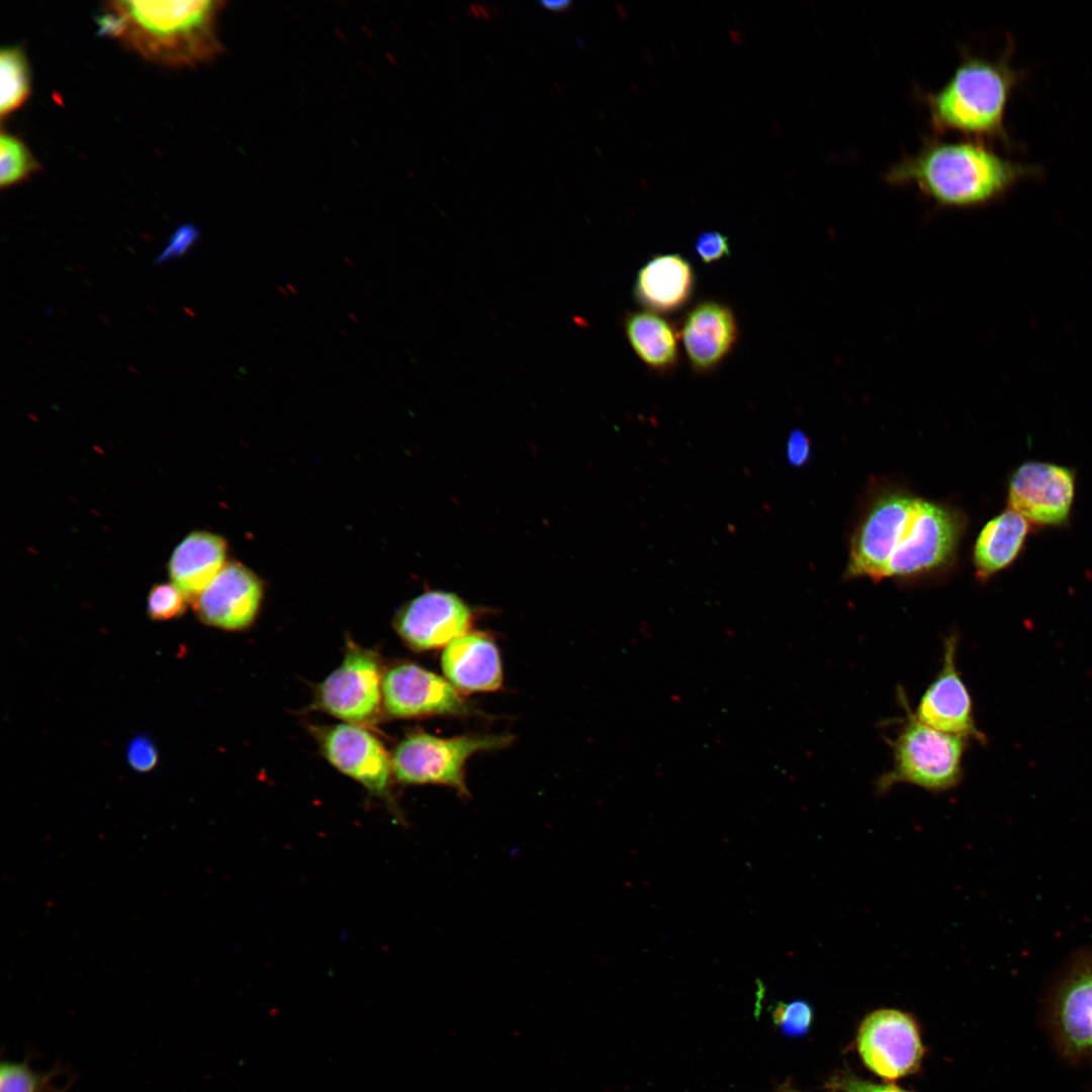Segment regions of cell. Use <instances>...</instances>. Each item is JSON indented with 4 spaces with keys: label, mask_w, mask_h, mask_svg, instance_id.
<instances>
[{
    "label": "cell",
    "mask_w": 1092,
    "mask_h": 1092,
    "mask_svg": "<svg viewBox=\"0 0 1092 1092\" xmlns=\"http://www.w3.org/2000/svg\"><path fill=\"white\" fill-rule=\"evenodd\" d=\"M962 527L954 511L917 498L884 578L915 575L943 565L953 555Z\"/></svg>",
    "instance_id": "8992f818"
},
{
    "label": "cell",
    "mask_w": 1092,
    "mask_h": 1092,
    "mask_svg": "<svg viewBox=\"0 0 1092 1092\" xmlns=\"http://www.w3.org/2000/svg\"><path fill=\"white\" fill-rule=\"evenodd\" d=\"M1026 169L1002 159L979 143L928 142L894 165L891 185H913L944 206L970 207L1006 191Z\"/></svg>",
    "instance_id": "7a4b0ae2"
},
{
    "label": "cell",
    "mask_w": 1092,
    "mask_h": 1092,
    "mask_svg": "<svg viewBox=\"0 0 1092 1092\" xmlns=\"http://www.w3.org/2000/svg\"><path fill=\"white\" fill-rule=\"evenodd\" d=\"M381 700L378 661L372 652L359 647L348 650L317 692V703L325 711L355 725L375 720Z\"/></svg>",
    "instance_id": "ba28073f"
},
{
    "label": "cell",
    "mask_w": 1092,
    "mask_h": 1092,
    "mask_svg": "<svg viewBox=\"0 0 1092 1092\" xmlns=\"http://www.w3.org/2000/svg\"><path fill=\"white\" fill-rule=\"evenodd\" d=\"M839 1085L844 1092H907L893 1085L874 1084L855 1078H845Z\"/></svg>",
    "instance_id": "1f68e13d"
},
{
    "label": "cell",
    "mask_w": 1092,
    "mask_h": 1092,
    "mask_svg": "<svg viewBox=\"0 0 1092 1092\" xmlns=\"http://www.w3.org/2000/svg\"><path fill=\"white\" fill-rule=\"evenodd\" d=\"M738 335L732 309L718 301L705 300L687 314L680 336L692 366L708 371L731 351Z\"/></svg>",
    "instance_id": "2e32d148"
},
{
    "label": "cell",
    "mask_w": 1092,
    "mask_h": 1092,
    "mask_svg": "<svg viewBox=\"0 0 1092 1092\" xmlns=\"http://www.w3.org/2000/svg\"><path fill=\"white\" fill-rule=\"evenodd\" d=\"M1055 1020L1065 1043L1075 1052L1092 1051V959L1077 963L1055 999Z\"/></svg>",
    "instance_id": "d6986e66"
},
{
    "label": "cell",
    "mask_w": 1092,
    "mask_h": 1092,
    "mask_svg": "<svg viewBox=\"0 0 1092 1092\" xmlns=\"http://www.w3.org/2000/svg\"><path fill=\"white\" fill-rule=\"evenodd\" d=\"M695 248L700 259L706 263L717 261L730 252L727 237L716 231H707L700 234L696 240Z\"/></svg>",
    "instance_id": "f546056e"
},
{
    "label": "cell",
    "mask_w": 1092,
    "mask_h": 1092,
    "mask_svg": "<svg viewBox=\"0 0 1092 1092\" xmlns=\"http://www.w3.org/2000/svg\"><path fill=\"white\" fill-rule=\"evenodd\" d=\"M323 748L328 760L342 772L372 793L385 792L392 770L391 758L367 730L350 723L336 725L325 733Z\"/></svg>",
    "instance_id": "9a60e30c"
},
{
    "label": "cell",
    "mask_w": 1092,
    "mask_h": 1092,
    "mask_svg": "<svg viewBox=\"0 0 1092 1092\" xmlns=\"http://www.w3.org/2000/svg\"><path fill=\"white\" fill-rule=\"evenodd\" d=\"M224 6L212 0L111 1L97 17V31L157 65L193 67L221 52L217 21Z\"/></svg>",
    "instance_id": "6da1fadb"
},
{
    "label": "cell",
    "mask_w": 1092,
    "mask_h": 1092,
    "mask_svg": "<svg viewBox=\"0 0 1092 1092\" xmlns=\"http://www.w3.org/2000/svg\"><path fill=\"white\" fill-rule=\"evenodd\" d=\"M441 665L458 691H494L503 681L498 649L485 633L467 632L451 641L443 651Z\"/></svg>",
    "instance_id": "e0dca14e"
},
{
    "label": "cell",
    "mask_w": 1092,
    "mask_h": 1092,
    "mask_svg": "<svg viewBox=\"0 0 1092 1092\" xmlns=\"http://www.w3.org/2000/svg\"><path fill=\"white\" fill-rule=\"evenodd\" d=\"M958 636L944 640L942 666L923 693L914 716L921 723L944 733L985 742L973 716L971 696L957 666Z\"/></svg>",
    "instance_id": "7c38bea8"
},
{
    "label": "cell",
    "mask_w": 1092,
    "mask_h": 1092,
    "mask_svg": "<svg viewBox=\"0 0 1092 1092\" xmlns=\"http://www.w3.org/2000/svg\"><path fill=\"white\" fill-rule=\"evenodd\" d=\"M185 595L173 583H159L148 596L147 612L154 621H166L183 615L186 611Z\"/></svg>",
    "instance_id": "484cf974"
},
{
    "label": "cell",
    "mask_w": 1092,
    "mask_h": 1092,
    "mask_svg": "<svg viewBox=\"0 0 1092 1092\" xmlns=\"http://www.w3.org/2000/svg\"><path fill=\"white\" fill-rule=\"evenodd\" d=\"M1012 82V74L1002 64L965 58L946 84L927 96L933 127L975 136L1002 134Z\"/></svg>",
    "instance_id": "3957f363"
},
{
    "label": "cell",
    "mask_w": 1092,
    "mask_h": 1092,
    "mask_svg": "<svg viewBox=\"0 0 1092 1092\" xmlns=\"http://www.w3.org/2000/svg\"><path fill=\"white\" fill-rule=\"evenodd\" d=\"M625 333L639 358L654 369H667L677 359L675 329L651 310L629 313L624 322Z\"/></svg>",
    "instance_id": "7402d4cb"
},
{
    "label": "cell",
    "mask_w": 1092,
    "mask_h": 1092,
    "mask_svg": "<svg viewBox=\"0 0 1092 1092\" xmlns=\"http://www.w3.org/2000/svg\"><path fill=\"white\" fill-rule=\"evenodd\" d=\"M199 231L194 224L179 225L169 237L164 249L156 258V264L184 255L198 240Z\"/></svg>",
    "instance_id": "f1b7e54d"
},
{
    "label": "cell",
    "mask_w": 1092,
    "mask_h": 1092,
    "mask_svg": "<svg viewBox=\"0 0 1092 1092\" xmlns=\"http://www.w3.org/2000/svg\"><path fill=\"white\" fill-rule=\"evenodd\" d=\"M916 499L905 493H888L873 505L852 537L848 577L867 576L875 581L884 578Z\"/></svg>",
    "instance_id": "30bf717a"
},
{
    "label": "cell",
    "mask_w": 1092,
    "mask_h": 1092,
    "mask_svg": "<svg viewBox=\"0 0 1092 1092\" xmlns=\"http://www.w3.org/2000/svg\"><path fill=\"white\" fill-rule=\"evenodd\" d=\"M40 168L27 146L17 136L0 135V186L6 188L27 179Z\"/></svg>",
    "instance_id": "cb8c5ba5"
},
{
    "label": "cell",
    "mask_w": 1092,
    "mask_h": 1092,
    "mask_svg": "<svg viewBox=\"0 0 1092 1092\" xmlns=\"http://www.w3.org/2000/svg\"><path fill=\"white\" fill-rule=\"evenodd\" d=\"M811 1006L804 1001L779 1004L774 1012L776 1024L788 1035H801L807 1032L812 1022Z\"/></svg>",
    "instance_id": "4316f807"
},
{
    "label": "cell",
    "mask_w": 1092,
    "mask_h": 1092,
    "mask_svg": "<svg viewBox=\"0 0 1092 1092\" xmlns=\"http://www.w3.org/2000/svg\"><path fill=\"white\" fill-rule=\"evenodd\" d=\"M226 544L212 533L197 531L186 536L173 551L169 575L187 598L193 601L225 565Z\"/></svg>",
    "instance_id": "ffe728a7"
},
{
    "label": "cell",
    "mask_w": 1092,
    "mask_h": 1092,
    "mask_svg": "<svg viewBox=\"0 0 1092 1092\" xmlns=\"http://www.w3.org/2000/svg\"><path fill=\"white\" fill-rule=\"evenodd\" d=\"M54 1092H64V1090H60V1091H59V1090H56V1091H54Z\"/></svg>",
    "instance_id": "836d02e7"
},
{
    "label": "cell",
    "mask_w": 1092,
    "mask_h": 1092,
    "mask_svg": "<svg viewBox=\"0 0 1092 1092\" xmlns=\"http://www.w3.org/2000/svg\"><path fill=\"white\" fill-rule=\"evenodd\" d=\"M1075 487L1073 469L1056 463L1027 461L1010 476L1008 505L1030 524L1061 527L1070 519Z\"/></svg>",
    "instance_id": "52a82bcc"
},
{
    "label": "cell",
    "mask_w": 1092,
    "mask_h": 1092,
    "mask_svg": "<svg viewBox=\"0 0 1092 1092\" xmlns=\"http://www.w3.org/2000/svg\"><path fill=\"white\" fill-rule=\"evenodd\" d=\"M1030 530V523L1011 509L991 519L974 547L977 576L985 580L1011 565L1022 551Z\"/></svg>",
    "instance_id": "44dd1931"
},
{
    "label": "cell",
    "mask_w": 1092,
    "mask_h": 1092,
    "mask_svg": "<svg viewBox=\"0 0 1092 1092\" xmlns=\"http://www.w3.org/2000/svg\"><path fill=\"white\" fill-rule=\"evenodd\" d=\"M0 72V113L4 117L20 107L30 94V69L23 49L18 46L3 48Z\"/></svg>",
    "instance_id": "603a6c76"
},
{
    "label": "cell",
    "mask_w": 1092,
    "mask_h": 1092,
    "mask_svg": "<svg viewBox=\"0 0 1092 1092\" xmlns=\"http://www.w3.org/2000/svg\"><path fill=\"white\" fill-rule=\"evenodd\" d=\"M473 619L470 607L457 595L429 590L410 601L396 616V630L416 650L448 645L468 632Z\"/></svg>",
    "instance_id": "4fadbf2b"
},
{
    "label": "cell",
    "mask_w": 1092,
    "mask_h": 1092,
    "mask_svg": "<svg viewBox=\"0 0 1092 1092\" xmlns=\"http://www.w3.org/2000/svg\"><path fill=\"white\" fill-rule=\"evenodd\" d=\"M262 595L258 576L246 566L230 562L192 602L203 623L220 629L240 630L255 619Z\"/></svg>",
    "instance_id": "5bb4252c"
},
{
    "label": "cell",
    "mask_w": 1092,
    "mask_h": 1092,
    "mask_svg": "<svg viewBox=\"0 0 1092 1092\" xmlns=\"http://www.w3.org/2000/svg\"><path fill=\"white\" fill-rule=\"evenodd\" d=\"M907 718L895 739L892 769L880 778V791L911 784L932 792L949 790L963 777L968 739L935 730L916 719L906 705Z\"/></svg>",
    "instance_id": "277c9868"
},
{
    "label": "cell",
    "mask_w": 1092,
    "mask_h": 1092,
    "mask_svg": "<svg viewBox=\"0 0 1092 1092\" xmlns=\"http://www.w3.org/2000/svg\"><path fill=\"white\" fill-rule=\"evenodd\" d=\"M787 454L790 463L794 466H801L808 461L810 442L803 432L795 430L791 433L788 440Z\"/></svg>",
    "instance_id": "4dcf8cb0"
},
{
    "label": "cell",
    "mask_w": 1092,
    "mask_h": 1092,
    "mask_svg": "<svg viewBox=\"0 0 1092 1092\" xmlns=\"http://www.w3.org/2000/svg\"><path fill=\"white\" fill-rule=\"evenodd\" d=\"M126 756L129 766L139 772L152 770L159 761L156 745L145 735H138L130 740Z\"/></svg>",
    "instance_id": "83f0119b"
},
{
    "label": "cell",
    "mask_w": 1092,
    "mask_h": 1092,
    "mask_svg": "<svg viewBox=\"0 0 1092 1092\" xmlns=\"http://www.w3.org/2000/svg\"><path fill=\"white\" fill-rule=\"evenodd\" d=\"M386 711L398 718L431 715H463L466 701L447 679L414 663L390 668L382 678Z\"/></svg>",
    "instance_id": "8fae6325"
},
{
    "label": "cell",
    "mask_w": 1092,
    "mask_h": 1092,
    "mask_svg": "<svg viewBox=\"0 0 1092 1092\" xmlns=\"http://www.w3.org/2000/svg\"><path fill=\"white\" fill-rule=\"evenodd\" d=\"M509 742V737L499 735L440 738L424 732L413 733L395 748L391 769L406 785L438 784L467 794L464 782L467 759L478 751L496 749Z\"/></svg>",
    "instance_id": "5b68a950"
},
{
    "label": "cell",
    "mask_w": 1092,
    "mask_h": 1092,
    "mask_svg": "<svg viewBox=\"0 0 1092 1092\" xmlns=\"http://www.w3.org/2000/svg\"><path fill=\"white\" fill-rule=\"evenodd\" d=\"M539 4L542 7L546 8L548 10L556 11V12H562V11L568 10L570 8L572 2L568 1V0H565V1H541Z\"/></svg>",
    "instance_id": "d6a6232c"
},
{
    "label": "cell",
    "mask_w": 1092,
    "mask_h": 1092,
    "mask_svg": "<svg viewBox=\"0 0 1092 1092\" xmlns=\"http://www.w3.org/2000/svg\"><path fill=\"white\" fill-rule=\"evenodd\" d=\"M857 1046L868 1068L888 1080L914 1072L923 1054L915 1022L895 1009L869 1014L860 1024Z\"/></svg>",
    "instance_id": "9c48e42d"
},
{
    "label": "cell",
    "mask_w": 1092,
    "mask_h": 1092,
    "mask_svg": "<svg viewBox=\"0 0 1092 1092\" xmlns=\"http://www.w3.org/2000/svg\"><path fill=\"white\" fill-rule=\"evenodd\" d=\"M49 1075L35 1072L24 1062H3L0 1067V1092H43Z\"/></svg>",
    "instance_id": "d4e9b609"
},
{
    "label": "cell",
    "mask_w": 1092,
    "mask_h": 1092,
    "mask_svg": "<svg viewBox=\"0 0 1092 1092\" xmlns=\"http://www.w3.org/2000/svg\"><path fill=\"white\" fill-rule=\"evenodd\" d=\"M694 283V270L685 257L661 254L639 269L633 290L636 299L649 310L672 311L688 301Z\"/></svg>",
    "instance_id": "ac0fdd59"
}]
</instances>
